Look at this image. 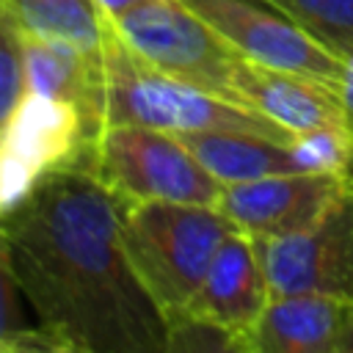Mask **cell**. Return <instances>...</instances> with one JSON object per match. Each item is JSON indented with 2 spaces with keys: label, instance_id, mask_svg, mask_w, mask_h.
<instances>
[{
  "label": "cell",
  "instance_id": "cell-11",
  "mask_svg": "<svg viewBox=\"0 0 353 353\" xmlns=\"http://www.w3.org/2000/svg\"><path fill=\"white\" fill-rule=\"evenodd\" d=\"M232 88L240 105L262 113L290 135L317 127H347L336 88L312 77L268 69L262 63L240 58Z\"/></svg>",
  "mask_w": 353,
  "mask_h": 353
},
{
  "label": "cell",
  "instance_id": "cell-15",
  "mask_svg": "<svg viewBox=\"0 0 353 353\" xmlns=\"http://www.w3.org/2000/svg\"><path fill=\"white\" fill-rule=\"evenodd\" d=\"M22 30L69 41L83 52L102 50V11L94 0H0Z\"/></svg>",
  "mask_w": 353,
  "mask_h": 353
},
{
  "label": "cell",
  "instance_id": "cell-19",
  "mask_svg": "<svg viewBox=\"0 0 353 353\" xmlns=\"http://www.w3.org/2000/svg\"><path fill=\"white\" fill-rule=\"evenodd\" d=\"M165 353H254L245 334L196 320V317H174Z\"/></svg>",
  "mask_w": 353,
  "mask_h": 353
},
{
  "label": "cell",
  "instance_id": "cell-16",
  "mask_svg": "<svg viewBox=\"0 0 353 353\" xmlns=\"http://www.w3.org/2000/svg\"><path fill=\"white\" fill-rule=\"evenodd\" d=\"M336 55L353 50V0H268Z\"/></svg>",
  "mask_w": 353,
  "mask_h": 353
},
{
  "label": "cell",
  "instance_id": "cell-21",
  "mask_svg": "<svg viewBox=\"0 0 353 353\" xmlns=\"http://www.w3.org/2000/svg\"><path fill=\"white\" fill-rule=\"evenodd\" d=\"M0 353H72L69 347H63L61 342H55L52 336H47L39 325L33 331H28L25 336H19L17 342H11L8 347H3Z\"/></svg>",
  "mask_w": 353,
  "mask_h": 353
},
{
  "label": "cell",
  "instance_id": "cell-1",
  "mask_svg": "<svg viewBox=\"0 0 353 353\" xmlns=\"http://www.w3.org/2000/svg\"><path fill=\"white\" fill-rule=\"evenodd\" d=\"M36 325L72 353H165L171 323L121 245V201L83 165L0 221Z\"/></svg>",
  "mask_w": 353,
  "mask_h": 353
},
{
  "label": "cell",
  "instance_id": "cell-12",
  "mask_svg": "<svg viewBox=\"0 0 353 353\" xmlns=\"http://www.w3.org/2000/svg\"><path fill=\"white\" fill-rule=\"evenodd\" d=\"M347 306L345 298L314 292L270 295L245 339L254 353H334Z\"/></svg>",
  "mask_w": 353,
  "mask_h": 353
},
{
  "label": "cell",
  "instance_id": "cell-2",
  "mask_svg": "<svg viewBox=\"0 0 353 353\" xmlns=\"http://www.w3.org/2000/svg\"><path fill=\"white\" fill-rule=\"evenodd\" d=\"M135 124L171 135L182 132H254L290 143L292 135L262 113L171 77L138 58L102 14V80L97 127Z\"/></svg>",
  "mask_w": 353,
  "mask_h": 353
},
{
  "label": "cell",
  "instance_id": "cell-8",
  "mask_svg": "<svg viewBox=\"0 0 353 353\" xmlns=\"http://www.w3.org/2000/svg\"><path fill=\"white\" fill-rule=\"evenodd\" d=\"M240 58L336 88L342 58L268 0H182Z\"/></svg>",
  "mask_w": 353,
  "mask_h": 353
},
{
  "label": "cell",
  "instance_id": "cell-7",
  "mask_svg": "<svg viewBox=\"0 0 353 353\" xmlns=\"http://www.w3.org/2000/svg\"><path fill=\"white\" fill-rule=\"evenodd\" d=\"M270 295H334L353 301V171L342 196L309 226L254 240Z\"/></svg>",
  "mask_w": 353,
  "mask_h": 353
},
{
  "label": "cell",
  "instance_id": "cell-10",
  "mask_svg": "<svg viewBox=\"0 0 353 353\" xmlns=\"http://www.w3.org/2000/svg\"><path fill=\"white\" fill-rule=\"evenodd\" d=\"M270 301V284L254 237L232 232L212 256L182 317H196L237 334L251 331Z\"/></svg>",
  "mask_w": 353,
  "mask_h": 353
},
{
  "label": "cell",
  "instance_id": "cell-9",
  "mask_svg": "<svg viewBox=\"0 0 353 353\" xmlns=\"http://www.w3.org/2000/svg\"><path fill=\"white\" fill-rule=\"evenodd\" d=\"M350 174H273L223 185L215 207L248 237H276L317 221L347 188Z\"/></svg>",
  "mask_w": 353,
  "mask_h": 353
},
{
  "label": "cell",
  "instance_id": "cell-17",
  "mask_svg": "<svg viewBox=\"0 0 353 353\" xmlns=\"http://www.w3.org/2000/svg\"><path fill=\"white\" fill-rule=\"evenodd\" d=\"M298 171L303 174H350L353 171V135L347 127H317L298 132L290 141Z\"/></svg>",
  "mask_w": 353,
  "mask_h": 353
},
{
  "label": "cell",
  "instance_id": "cell-5",
  "mask_svg": "<svg viewBox=\"0 0 353 353\" xmlns=\"http://www.w3.org/2000/svg\"><path fill=\"white\" fill-rule=\"evenodd\" d=\"M108 22L149 66L237 102L232 77L240 55L182 0H143Z\"/></svg>",
  "mask_w": 353,
  "mask_h": 353
},
{
  "label": "cell",
  "instance_id": "cell-6",
  "mask_svg": "<svg viewBox=\"0 0 353 353\" xmlns=\"http://www.w3.org/2000/svg\"><path fill=\"white\" fill-rule=\"evenodd\" d=\"M91 138L74 105L28 91L0 130V221L50 174L74 165Z\"/></svg>",
  "mask_w": 353,
  "mask_h": 353
},
{
  "label": "cell",
  "instance_id": "cell-14",
  "mask_svg": "<svg viewBox=\"0 0 353 353\" xmlns=\"http://www.w3.org/2000/svg\"><path fill=\"white\" fill-rule=\"evenodd\" d=\"M179 141L221 185L298 171L290 143L276 138L254 132H182Z\"/></svg>",
  "mask_w": 353,
  "mask_h": 353
},
{
  "label": "cell",
  "instance_id": "cell-3",
  "mask_svg": "<svg viewBox=\"0 0 353 353\" xmlns=\"http://www.w3.org/2000/svg\"><path fill=\"white\" fill-rule=\"evenodd\" d=\"M237 226L212 204H121L127 259L168 320L185 314L212 256Z\"/></svg>",
  "mask_w": 353,
  "mask_h": 353
},
{
  "label": "cell",
  "instance_id": "cell-18",
  "mask_svg": "<svg viewBox=\"0 0 353 353\" xmlns=\"http://www.w3.org/2000/svg\"><path fill=\"white\" fill-rule=\"evenodd\" d=\"M25 94L28 85H25L22 28L14 19V14L0 3V130L8 124Z\"/></svg>",
  "mask_w": 353,
  "mask_h": 353
},
{
  "label": "cell",
  "instance_id": "cell-22",
  "mask_svg": "<svg viewBox=\"0 0 353 353\" xmlns=\"http://www.w3.org/2000/svg\"><path fill=\"white\" fill-rule=\"evenodd\" d=\"M334 353H353V301L347 306V317H345V325H342V334L336 339V350Z\"/></svg>",
  "mask_w": 353,
  "mask_h": 353
},
{
  "label": "cell",
  "instance_id": "cell-20",
  "mask_svg": "<svg viewBox=\"0 0 353 353\" xmlns=\"http://www.w3.org/2000/svg\"><path fill=\"white\" fill-rule=\"evenodd\" d=\"M28 309L30 306L19 287L6 232L0 226V350L36 328V323L28 317Z\"/></svg>",
  "mask_w": 353,
  "mask_h": 353
},
{
  "label": "cell",
  "instance_id": "cell-4",
  "mask_svg": "<svg viewBox=\"0 0 353 353\" xmlns=\"http://www.w3.org/2000/svg\"><path fill=\"white\" fill-rule=\"evenodd\" d=\"M77 165L88 168L121 204L179 201L215 207L223 188L179 135L135 124L102 127Z\"/></svg>",
  "mask_w": 353,
  "mask_h": 353
},
{
  "label": "cell",
  "instance_id": "cell-23",
  "mask_svg": "<svg viewBox=\"0 0 353 353\" xmlns=\"http://www.w3.org/2000/svg\"><path fill=\"white\" fill-rule=\"evenodd\" d=\"M138 3H143V0H94V6H97L105 17H119V14L130 11V8L138 6Z\"/></svg>",
  "mask_w": 353,
  "mask_h": 353
},
{
  "label": "cell",
  "instance_id": "cell-13",
  "mask_svg": "<svg viewBox=\"0 0 353 353\" xmlns=\"http://www.w3.org/2000/svg\"><path fill=\"white\" fill-rule=\"evenodd\" d=\"M22 50H25L28 91L74 105L83 113L91 135H97L99 132L97 97H99V80H102V50L83 52L69 41L44 39L28 30H22Z\"/></svg>",
  "mask_w": 353,
  "mask_h": 353
}]
</instances>
